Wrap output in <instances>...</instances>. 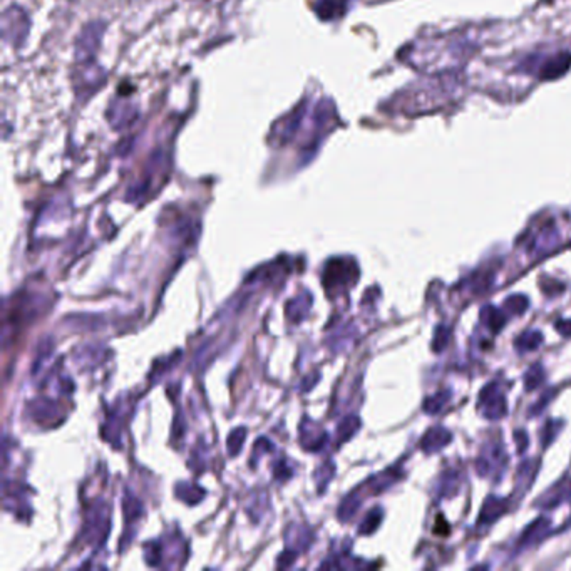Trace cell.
Returning <instances> with one entry per match:
<instances>
[{
  "instance_id": "obj_14",
  "label": "cell",
  "mask_w": 571,
  "mask_h": 571,
  "mask_svg": "<svg viewBox=\"0 0 571 571\" xmlns=\"http://www.w3.org/2000/svg\"><path fill=\"white\" fill-rule=\"evenodd\" d=\"M358 508H361V497H358L357 493H352V495H349L342 501L340 508H338V518H340V521L352 520V516L356 515Z\"/></svg>"
},
{
  "instance_id": "obj_16",
  "label": "cell",
  "mask_w": 571,
  "mask_h": 571,
  "mask_svg": "<svg viewBox=\"0 0 571 571\" xmlns=\"http://www.w3.org/2000/svg\"><path fill=\"white\" fill-rule=\"evenodd\" d=\"M381 521H382V509L381 508H374L372 511H370L369 515L365 516L364 523L361 524L358 531H361V534H372L375 529L379 528Z\"/></svg>"
},
{
  "instance_id": "obj_18",
  "label": "cell",
  "mask_w": 571,
  "mask_h": 571,
  "mask_svg": "<svg viewBox=\"0 0 571 571\" xmlns=\"http://www.w3.org/2000/svg\"><path fill=\"white\" fill-rule=\"evenodd\" d=\"M245 438H247V429L245 427H236V429L231 431L230 438H228V451H230V456H236L242 449Z\"/></svg>"
},
{
  "instance_id": "obj_4",
  "label": "cell",
  "mask_w": 571,
  "mask_h": 571,
  "mask_svg": "<svg viewBox=\"0 0 571 571\" xmlns=\"http://www.w3.org/2000/svg\"><path fill=\"white\" fill-rule=\"evenodd\" d=\"M570 497H571V478H563L560 483H556L553 488H549L548 493L536 501V506L543 509H553V508H556V506L570 501Z\"/></svg>"
},
{
  "instance_id": "obj_13",
  "label": "cell",
  "mask_w": 571,
  "mask_h": 571,
  "mask_svg": "<svg viewBox=\"0 0 571 571\" xmlns=\"http://www.w3.org/2000/svg\"><path fill=\"white\" fill-rule=\"evenodd\" d=\"M358 429H361V419H358L357 415H349V417H345L344 421L338 424V429H337L338 442H345V440H349Z\"/></svg>"
},
{
  "instance_id": "obj_12",
  "label": "cell",
  "mask_w": 571,
  "mask_h": 571,
  "mask_svg": "<svg viewBox=\"0 0 571 571\" xmlns=\"http://www.w3.org/2000/svg\"><path fill=\"white\" fill-rule=\"evenodd\" d=\"M449 399L451 390H440V392L431 395V397H427L426 401H424V411L429 415L438 414V412L442 411V407L449 402Z\"/></svg>"
},
{
  "instance_id": "obj_10",
  "label": "cell",
  "mask_w": 571,
  "mask_h": 571,
  "mask_svg": "<svg viewBox=\"0 0 571 571\" xmlns=\"http://www.w3.org/2000/svg\"><path fill=\"white\" fill-rule=\"evenodd\" d=\"M536 463V461H534ZM533 461H524L520 466V471H518V481H516V491L524 493V489H528L533 484L534 476H536L538 471V464H534Z\"/></svg>"
},
{
  "instance_id": "obj_15",
  "label": "cell",
  "mask_w": 571,
  "mask_h": 571,
  "mask_svg": "<svg viewBox=\"0 0 571 571\" xmlns=\"http://www.w3.org/2000/svg\"><path fill=\"white\" fill-rule=\"evenodd\" d=\"M545 377H546V374H545L543 367L538 365V364L533 365V367H529V369L526 370V374H524V387H526V390L538 389V387H540V386L545 382Z\"/></svg>"
},
{
  "instance_id": "obj_7",
  "label": "cell",
  "mask_w": 571,
  "mask_h": 571,
  "mask_svg": "<svg viewBox=\"0 0 571 571\" xmlns=\"http://www.w3.org/2000/svg\"><path fill=\"white\" fill-rule=\"evenodd\" d=\"M506 511H508V501L499 496H489L488 499L484 501L483 508H481L478 523L484 526L493 524L495 521L499 520Z\"/></svg>"
},
{
  "instance_id": "obj_3",
  "label": "cell",
  "mask_w": 571,
  "mask_h": 571,
  "mask_svg": "<svg viewBox=\"0 0 571 571\" xmlns=\"http://www.w3.org/2000/svg\"><path fill=\"white\" fill-rule=\"evenodd\" d=\"M506 464H508V456H506L504 447L495 444V446H489V449L481 452L479 459L476 461V471L481 476H489L495 471H504Z\"/></svg>"
},
{
  "instance_id": "obj_17",
  "label": "cell",
  "mask_w": 571,
  "mask_h": 571,
  "mask_svg": "<svg viewBox=\"0 0 571 571\" xmlns=\"http://www.w3.org/2000/svg\"><path fill=\"white\" fill-rule=\"evenodd\" d=\"M528 307L529 301L524 295H511L504 300V308L515 315H523Z\"/></svg>"
},
{
  "instance_id": "obj_19",
  "label": "cell",
  "mask_w": 571,
  "mask_h": 571,
  "mask_svg": "<svg viewBox=\"0 0 571 571\" xmlns=\"http://www.w3.org/2000/svg\"><path fill=\"white\" fill-rule=\"evenodd\" d=\"M449 337H451V330L447 327H444V325H439V327L436 329L434 340H432V350H434V352H442V350L447 347V344H449Z\"/></svg>"
},
{
  "instance_id": "obj_2",
  "label": "cell",
  "mask_w": 571,
  "mask_h": 571,
  "mask_svg": "<svg viewBox=\"0 0 571 571\" xmlns=\"http://www.w3.org/2000/svg\"><path fill=\"white\" fill-rule=\"evenodd\" d=\"M479 406L484 417L491 419V421L503 419L508 414V402H506L504 394L497 389L496 384H489L481 390Z\"/></svg>"
},
{
  "instance_id": "obj_23",
  "label": "cell",
  "mask_w": 571,
  "mask_h": 571,
  "mask_svg": "<svg viewBox=\"0 0 571 571\" xmlns=\"http://www.w3.org/2000/svg\"><path fill=\"white\" fill-rule=\"evenodd\" d=\"M310 301H312V297L305 293V295H301V301H299V304H304L305 308H310ZM300 307H301V305H297V307H295V317H293V319H295V322H300V319H299V310H300Z\"/></svg>"
},
{
  "instance_id": "obj_8",
  "label": "cell",
  "mask_w": 571,
  "mask_h": 571,
  "mask_svg": "<svg viewBox=\"0 0 571 571\" xmlns=\"http://www.w3.org/2000/svg\"><path fill=\"white\" fill-rule=\"evenodd\" d=\"M481 322H483L489 330H493V332H499V330L504 327L506 317L499 308L495 307V305H486V307L481 308Z\"/></svg>"
},
{
  "instance_id": "obj_24",
  "label": "cell",
  "mask_w": 571,
  "mask_h": 571,
  "mask_svg": "<svg viewBox=\"0 0 571 571\" xmlns=\"http://www.w3.org/2000/svg\"><path fill=\"white\" fill-rule=\"evenodd\" d=\"M556 327L563 333V336H570V333H571V322H558Z\"/></svg>"
},
{
  "instance_id": "obj_11",
  "label": "cell",
  "mask_w": 571,
  "mask_h": 571,
  "mask_svg": "<svg viewBox=\"0 0 571 571\" xmlns=\"http://www.w3.org/2000/svg\"><path fill=\"white\" fill-rule=\"evenodd\" d=\"M461 484V476L456 471H447L440 476L439 481V495L444 497H451L458 493Z\"/></svg>"
},
{
  "instance_id": "obj_20",
  "label": "cell",
  "mask_w": 571,
  "mask_h": 571,
  "mask_svg": "<svg viewBox=\"0 0 571 571\" xmlns=\"http://www.w3.org/2000/svg\"><path fill=\"white\" fill-rule=\"evenodd\" d=\"M561 427H563L561 422H554V421L546 422L543 431H541V444H543V447H548L549 444L553 442L554 438L558 436V432L561 431Z\"/></svg>"
},
{
  "instance_id": "obj_6",
  "label": "cell",
  "mask_w": 571,
  "mask_h": 571,
  "mask_svg": "<svg viewBox=\"0 0 571 571\" xmlns=\"http://www.w3.org/2000/svg\"><path fill=\"white\" fill-rule=\"evenodd\" d=\"M549 526H552V523H549L548 518L541 516L538 518V520H534L533 523L524 529L523 534H521L520 541H518V549H524L528 548V546L536 545L538 541L543 540L549 531Z\"/></svg>"
},
{
  "instance_id": "obj_1",
  "label": "cell",
  "mask_w": 571,
  "mask_h": 571,
  "mask_svg": "<svg viewBox=\"0 0 571 571\" xmlns=\"http://www.w3.org/2000/svg\"><path fill=\"white\" fill-rule=\"evenodd\" d=\"M358 268L354 262L347 263V260L337 258L327 263L324 273V283L327 288L349 287L357 281Z\"/></svg>"
},
{
  "instance_id": "obj_21",
  "label": "cell",
  "mask_w": 571,
  "mask_h": 571,
  "mask_svg": "<svg viewBox=\"0 0 571 571\" xmlns=\"http://www.w3.org/2000/svg\"><path fill=\"white\" fill-rule=\"evenodd\" d=\"M553 394H554V389H549L548 392H546L545 395H541L540 401H538V402L534 404V406L531 407V412H529V415H531V417H534V415H538V414H540V412H543L545 407L548 406L549 402H552Z\"/></svg>"
},
{
  "instance_id": "obj_22",
  "label": "cell",
  "mask_w": 571,
  "mask_h": 571,
  "mask_svg": "<svg viewBox=\"0 0 571 571\" xmlns=\"http://www.w3.org/2000/svg\"><path fill=\"white\" fill-rule=\"evenodd\" d=\"M515 440L518 442V449H520V452H524V449L526 447H528V438H526V434L523 431H518L516 434H515Z\"/></svg>"
},
{
  "instance_id": "obj_5",
  "label": "cell",
  "mask_w": 571,
  "mask_h": 571,
  "mask_svg": "<svg viewBox=\"0 0 571 571\" xmlns=\"http://www.w3.org/2000/svg\"><path fill=\"white\" fill-rule=\"evenodd\" d=\"M452 440V434L449 429L442 426H434L424 434L421 440V447L426 454H432V452H439L440 449L447 446Z\"/></svg>"
},
{
  "instance_id": "obj_9",
  "label": "cell",
  "mask_w": 571,
  "mask_h": 571,
  "mask_svg": "<svg viewBox=\"0 0 571 571\" xmlns=\"http://www.w3.org/2000/svg\"><path fill=\"white\" fill-rule=\"evenodd\" d=\"M543 333L538 332V330H528V332H523L516 338L515 347L518 349V352L521 354L533 352V350H536L538 347L543 344Z\"/></svg>"
}]
</instances>
